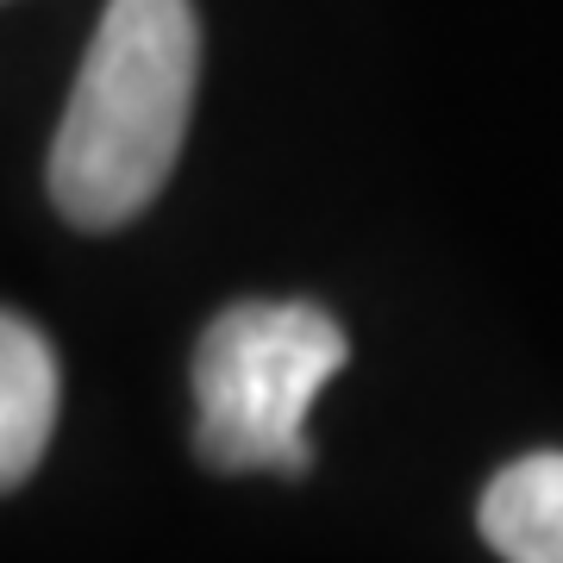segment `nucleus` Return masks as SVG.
<instances>
[{
    "label": "nucleus",
    "mask_w": 563,
    "mask_h": 563,
    "mask_svg": "<svg viewBox=\"0 0 563 563\" xmlns=\"http://www.w3.org/2000/svg\"><path fill=\"white\" fill-rule=\"evenodd\" d=\"M201 81L188 0H107L51 144V201L81 232H113L163 195Z\"/></svg>",
    "instance_id": "f257e3e1"
},
{
    "label": "nucleus",
    "mask_w": 563,
    "mask_h": 563,
    "mask_svg": "<svg viewBox=\"0 0 563 563\" xmlns=\"http://www.w3.org/2000/svg\"><path fill=\"white\" fill-rule=\"evenodd\" d=\"M351 357L344 325L313 301H239L207 325L195 351V451L201 463L244 476H301L307 407Z\"/></svg>",
    "instance_id": "f03ea898"
},
{
    "label": "nucleus",
    "mask_w": 563,
    "mask_h": 563,
    "mask_svg": "<svg viewBox=\"0 0 563 563\" xmlns=\"http://www.w3.org/2000/svg\"><path fill=\"white\" fill-rule=\"evenodd\" d=\"M57 432V357L32 320L0 313V495L38 470Z\"/></svg>",
    "instance_id": "7ed1b4c3"
},
{
    "label": "nucleus",
    "mask_w": 563,
    "mask_h": 563,
    "mask_svg": "<svg viewBox=\"0 0 563 563\" xmlns=\"http://www.w3.org/2000/svg\"><path fill=\"white\" fill-rule=\"evenodd\" d=\"M483 539L514 563H563V451H532L483 488Z\"/></svg>",
    "instance_id": "20e7f679"
}]
</instances>
